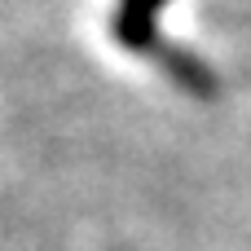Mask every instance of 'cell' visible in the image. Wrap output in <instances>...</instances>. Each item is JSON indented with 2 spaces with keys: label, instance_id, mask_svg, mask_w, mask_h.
I'll list each match as a JSON object with an SVG mask.
<instances>
[{
  "label": "cell",
  "instance_id": "cell-1",
  "mask_svg": "<svg viewBox=\"0 0 251 251\" xmlns=\"http://www.w3.org/2000/svg\"><path fill=\"white\" fill-rule=\"evenodd\" d=\"M172 0H115L110 4V35L124 53L168 71L185 93H212V71L185 53L176 40H168V26H163V13H168Z\"/></svg>",
  "mask_w": 251,
  "mask_h": 251
}]
</instances>
